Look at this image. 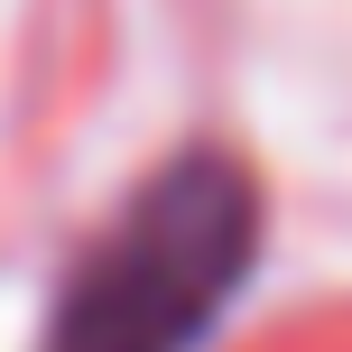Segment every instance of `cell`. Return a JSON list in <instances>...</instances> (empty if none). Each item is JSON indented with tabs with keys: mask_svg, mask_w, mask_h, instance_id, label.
I'll use <instances>...</instances> for the list:
<instances>
[{
	"mask_svg": "<svg viewBox=\"0 0 352 352\" xmlns=\"http://www.w3.org/2000/svg\"><path fill=\"white\" fill-rule=\"evenodd\" d=\"M260 250V195L232 158H176L84 250L37 352H195Z\"/></svg>",
	"mask_w": 352,
	"mask_h": 352,
	"instance_id": "1",
	"label": "cell"
}]
</instances>
